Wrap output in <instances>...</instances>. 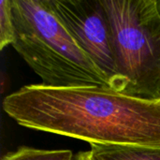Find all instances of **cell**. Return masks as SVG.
I'll return each mask as SVG.
<instances>
[{
	"instance_id": "5",
	"label": "cell",
	"mask_w": 160,
	"mask_h": 160,
	"mask_svg": "<svg viewBox=\"0 0 160 160\" xmlns=\"http://www.w3.org/2000/svg\"><path fill=\"white\" fill-rule=\"evenodd\" d=\"M95 160H160V148L133 145L90 144Z\"/></svg>"
},
{
	"instance_id": "7",
	"label": "cell",
	"mask_w": 160,
	"mask_h": 160,
	"mask_svg": "<svg viewBox=\"0 0 160 160\" xmlns=\"http://www.w3.org/2000/svg\"><path fill=\"white\" fill-rule=\"evenodd\" d=\"M15 24L12 14L11 0L0 1V50L15 41Z\"/></svg>"
},
{
	"instance_id": "1",
	"label": "cell",
	"mask_w": 160,
	"mask_h": 160,
	"mask_svg": "<svg viewBox=\"0 0 160 160\" xmlns=\"http://www.w3.org/2000/svg\"><path fill=\"white\" fill-rule=\"evenodd\" d=\"M3 109L23 128L89 144L160 148V99L134 98L108 87L39 83L7 96Z\"/></svg>"
},
{
	"instance_id": "8",
	"label": "cell",
	"mask_w": 160,
	"mask_h": 160,
	"mask_svg": "<svg viewBox=\"0 0 160 160\" xmlns=\"http://www.w3.org/2000/svg\"><path fill=\"white\" fill-rule=\"evenodd\" d=\"M74 160H95L92 157V154L90 151L87 152H80L75 157Z\"/></svg>"
},
{
	"instance_id": "4",
	"label": "cell",
	"mask_w": 160,
	"mask_h": 160,
	"mask_svg": "<svg viewBox=\"0 0 160 160\" xmlns=\"http://www.w3.org/2000/svg\"><path fill=\"white\" fill-rule=\"evenodd\" d=\"M77 42L106 76L112 90L118 91V71L110 21L101 0H48Z\"/></svg>"
},
{
	"instance_id": "9",
	"label": "cell",
	"mask_w": 160,
	"mask_h": 160,
	"mask_svg": "<svg viewBox=\"0 0 160 160\" xmlns=\"http://www.w3.org/2000/svg\"><path fill=\"white\" fill-rule=\"evenodd\" d=\"M157 4H158V11L160 13V0H157Z\"/></svg>"
},
{
	"instance_id": "3",
	"label": "cell",
	"mask_w": 160,
	"mask_h": 160,
	"mask_svg": "<svg viewBox=\"0 0 160 160\" xmlns=\"http://www.w3.org/2000/svg\"><path fill=\"white\" fill-rule=\"evenodd\" d=\"M112 38L121 94L160 99V13L157 0H101Z\"/></svg>"
},
{
	"instance_id": "6",
	"label": "cell",
	"mask_w": 160,
	"mask_h": 160,
	"mask_svg": "<svg viewBox=\"0 0 160 160\" xmlns=\"http://www.w3.org/2000/svg\"><path fill=\"white\" fill-rule=\"evenodd\" d=\"M1 160H74V156L70 150H43L21 146L5 155Z\"/></svg>"
},
{
	"instance_id": "2",
	"label": "cell",
	"mask_w": 160,
	"mask_h": 160,
	"mask_svg": "<svg viewBox=\"0 0 160 160\" xmlns=\"http://www.w3.org/2000/svg\"><path fill=\"white\" fill-rule=\"evenodd\" d=\"M12 47L42 84L57 88L108 87L104 73L79 47L48 0H11Z\"/></svg>"
}]
</instances>
